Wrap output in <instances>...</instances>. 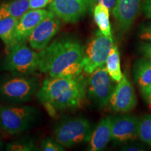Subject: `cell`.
<instances>
[{
	"instance_id": "cell-1",
	"label": "cell",
	"mask_w": 151,
	"mask_h": 151,
	"mask_svg": "<svg viewBox=\"0 0 151 151\" xmlns=\"http://www.w3.org/2000/svg\"><path fill=\"white\" fill-rule=\"evenodd\" d=\"M84 47L71 37H60L39 53V70L51 78L74 76L83 71Z\"/></svg>"
},
{
	"instance_id": "cell-2",
	"label": "cell",
	"mask_w": 151,
	"mask_h": 151,
	"mask_svg": "<svg viewBox=\"0 0 151 151\" xmlns=\"http://www.w3.org/2000/svg\"><path fill=\"white\" fill-rule=\"evenodd\" d=\"M87 92V81L83 76L46 78L37 94L50 115L56 111L78 108Z\"/></svg>"
},
{
	"instance_id": "cell-3",
	"label": "cell",
	"mask_w": 151,
	"mask_h": 151,
	"mask_svg": "<svg viewBox=\"0 0 151 151\" xmlns=\"http://www.w3.org/2000/svg\"><path fill=\"white\" fill-rule=\"evenodd\" d=\"M39 118L37 109L29 106L0 107V129L16 134L33 126Z\"/></svg>"
},
{
	"instance_id": "cell-4",
	"label": "cell",
	"mask_w": 151,
	"mask_h": 151,
	"mask_svg": "<svg viewBox=\"0 0 151 151\" xmlns=\"http://www.w3.org/2000/svg\"><path fill=\"white\" fill-rule=\"evenodd\" d=\"M92 126L83 117L71 118L58 124L54 131L55 140L62 146L72 147L90 140Z\"/></svg>"
},
{
	"instance_id": "cell-5",
	"label": "cell",
	"mask_w": 151,
	"mask_h": 151,
	"mask_svg": "<svg viewBox=\"0 0 151 151\" xmlns=\"http://www.w3.org/2000/svg\"><path fill=\"white\" fill-rule=\"evenodd\" d=\"M39 53L34 51L25 43H18L9 49L4 62L6 71L17 75H29L39 69Z\"/></svg>"
},
{
	"instance_id": "cell-6",
	"label": "cell",
	"mask_w": 151,
	"mask_h": 151,
	"mask_svg": "<svg viewBox=\"0 0 151 151\" xmlns=\"http://www.w3.org/2000/svg\"><path fill=\"white\" fill-rule=\"evenodd\" d=\"M37 88L38 82L35 78L12 77L0 83V99L12 104L25 102L32 99Z\"/></svg>"
},
{
	"instance_id": "cell-7",
	"label": "cell",
	"mask_w": 151,
	"mask_h": 151,
	"mask_svg": "<svg viewBox=\"0 0 151 151\" xmlns=\"http://www.w3.org/2000/svg\"><path fill=\"white\" fill-rule=\"evenodd\" d=\"M114 45L113 37H107L97 31L84 48L83 71L88 74L96 69L105 65L111 49Z\"/></svg>"
},
{
	"instance_id": "cell-8",
	"label": "cell",
	"mask_w": 151,
	"mask_h": 151,
	"mask_svg": "<svg viewBox=\"0 0 151 151\" xmlns=\"http://www.w3.org/2000/svg\"><path fill=\"white\" fill-rule=\"evenodd\" d=\"M115 81L109 76L105 65L96 69L90 74L87 81L88 97L99 108L109 104L115 88Z\"/></svg>"
},
{
	"instance_id": "cell-9",
	"label": "cell",
	"mask_w": 151,
	"mask_h": 151,
	"mask_svg": "<svg viewBox=\"0 0 151 151\" xmlns=\"http://www.w3.org/2000/svg\"><path fill=\"white\" fill-rule=\"evenodd\" d=\"M92 4V0H52L49 9L64 22H76Z\"/></svg>"
},
{
	"instance_id": "cell-10",
	"label": "cell",
	"mask_w": 151,
	"mask_h": 151,
	"mask_svg": "<svg viewBox=\"0 0 151 151\" xmlns=\"http://www.w3.org/2000/svg\"><path fill=\"white\" fill-rule=\"evenodd\" d=\"M137 103V96L134 87L127 76L123 75L110 98L109 107L115 112L127 113L134 108Z\"/></svg>"
},
{
	"instance_id": "cell-11",
	"label": "cell",
	"mask_w": 151,
	"mask_h": 151,
	"mask_svg": "<svg viewBox=\"0 0 151 151\" xmlns=\"http://www.w3.org/2000/svg\"><path fill=\"white\" fill-rule=\"evenodd\" d=\"M60 28V20L55 18V14L51 12L30 34L28 41L31 48L37 51L43 50L58 32Z\"/></svg>"
},
{
	"instance_id": "cell-12",
	"label": "cell",
	"mask_w": 151,
	"mask_h": 151,
	"mask_svg": "<svg viewBox=\"0 0 151 151\" xmlns=\"http://www.w3.org/2000/svg\"><path fill=\"white\" fill-rule=\"evenodd\" d=\"M139 119L136 116L123 115L112 118L111 140L116 143H126L138 137Z\"/></svg>"
},
{
	"instance_id": "cell-13",
	"label": "cell",
	"mask_w": 151,
	"mask_h": 151,
	"mask_svg": "<svg viewBox=\"0 0 151 151\" xmlns=\"http://www.w3.org/2000/svg\"><path fill=\"white\" fill-rule=\"evenodd\" d=\"M50 14L51 12L42 9H31L26 12L16 24L14 35L16 45L25 43L34 29Z\"/></svg>"
},
{
	"instance_id": "cell-14",
	"label": "cell",
	"mask_w": 151,
	"mask_h": 151,
	"mask_svg": "<svg viewBox=\"0 0 151 151\" xmlns=\"http://www.w3.org/2000/svg\"><path fill=\"white\" fill-rule=\"evenodd\" d=\"M142 0H118L112 11L122 32L129 29L140 11Z\"/></svg>"
},
{
	"instance_id": "cell-15",
	"label": "cell",
	"mask_w": 151,
	"mask_h": 151,
	"mask_svg": "<svg viewBox=\"0 0 151 151\" xmlns=\"http://www.w3.org/2000/svg\"><path fill=\"white\" fill-rule=\"evenodd\" d=\"M111 123L112 117L101 119L94 130H92L89 140L90 151L102 150L111 140Z\"/></svg>"
},
{
	"instance_id": "cell-16",
	"label": "cell",
	"mask_w": 151,
	"mask_h": 151,
	"mask_svg": "<svg viewBox=\"0 0 151 151\" xmlns=\"http://www.w3.org/2000/svg\"><path fill=\"white\" fill-rule=\"evenodd\" d=\"M134 78L141 93L151 86V60L143 58L134 66Z\"/></svg>"
},
{
	"instance_id": "cell-17",
	"label": "cell",
	"mask_w": 151,
	"mask_h": 151,
	"mask_svg": "<svg viewBox=\"0 0 151 151\" xmlns=\"http://www.w3.org/2000/svg\"><path fill=\"white\" fill-rule=\"evenodd\" d=\"M18 21V19L10 16L0 20V39L9 50L16 45L14 35Z\"/></svg>"
},
{
	"instance_id": "cell-18",
	"label": "cell",
	"mask_w": 151,
	"mask_h": 151,
	"mask_svg": "<svg viewBox=\"0 0 151 151\" xmlns=\"http://www.w3.org/2000/svg\"><path fill=\"white\" fill-rule=\"evenodd\" d=\"M105 67L109 76L115 82H119L123 77L120 67V52L118 46L113 45L105 62Z\"/></svg>"
},
{
	"instance_id": "cell-19",
	"label": "cell",
	"mask_w": 151,
	"mask_h": 151,
	"mask_svg": "<svg viewBox=\"0 0 151 151\" xmlns=\"http://www.w3.org/2000/svg\"><path fill=\"white\" fill-rule=\"evenodd\" d=\"M109 9L101 4L94 5L93 15L99 31L107 37H112L111 23L109 20Z\"/></svg>"
},
{
	"instance_id": "cell-20",
	"label": "cell",
	"mask_w": 151,
	"mask_h": 151,
	"mask_svg": "<svg viewBox=\"0 0 151 151\" xmlns=\"http://www.w3.org/2000/svg\"><path fill=\"white\" fill-rule=\"evenodd\" d=\"M138 137L142 142L151 146V115L146 114L139 120Z\"/></svg>"
},
{
	"instance_id": "cell-21",
	"label": "cell",
	"mask_w": 151,
	"mask_h": 151,
	"mask_svg": "<svg viewBox=\"0 0 151 151\" xmlns=\"http://www.w3.org/2000/svg\"><path fill=\"white\" fill-rule=\"evenodd\" d=\"M9 16L17 19H20L30 9L29 0H15L14 1L6 4Z\"/></svg>"
},
{
	"instance_id": "cell-22",
	"label": "cell",
	"mask_w": 151,
	"mask_h": 151,
	"mask_svg": "<svg viewBox=\"0 0 151 151\" xmlns=\"http://www.w3.org/2000/svg\"><path fill=\"white\" fill-rule=\"evenodd\" d=\"M41 148L44 151H61L64 150L63 146L57 141L52 139H47L41 143Z\"/></svg>"
},
{
	"instance_id": "cell-23",
	"label": "cell",
	"mask_w": 151,
	"mask_h": 151,
	"mask_svg": "<svg viewBox=\"0 0 151 151\" xmlns=\"http://www.w3.org/2000/svg\"><path fill=\"white\" fill-rule=\"evenodd\" d=\"M139 37L143 41H151V22L141 27L139 30Z\"/></svg>"
},
{
	"instance_id": "cell-24",
	"label": "cell",
	"mask_w": 151,
	"mask_h": 151,
	"mask_svg": "<svg viewBox=\"0 0 151 151\" xmlns=\"http://www.w3.org/2000/svg\"><path fill=\"white\" fill-rule=\"evenodd\" d=\"M34 146L31 143H14L8 146L9 150H33Z\"/></svg>"
},
{
	"instance_id": "cell-25",
	"label": "cell",
	"mask_w": 151,
	"mask_h": 151,
	"mask_svg": "<svg viewBox=\"0 0 151 151\" xmlns=\"http://www.w3.org/2000/svg\"><path fill=\"white\" fill-rule=\"evenodd\" d=\"M52 0H29L30 9H41L46 7Z\"/></svg>"
},
{
	"instance_id": "cell-26",
	"label": "cell",
	"mask_w": 151,
	"mask_h": 151,
	"mask_svg": "<svg viewBox=\"0 0 151 151\" xmlns=\"http://www.w3.org/2000/svg\"><path fill=\"white\" fill-rule=\"evenodd\" d=\"M117 1L118 0H92V4L94 5L97 4H101L107 7L110 11H113L116 6Z\"/></svg>"
},
{
	"instance_id": "cell-27",
	"label": "cell",
	"mask_w": 151,
	"mask_h": 151,
	"mask_svg": "<svg viewBox=\"0 0 151 151\" xmlns=\"http://www.w3.org/2000/svg\"><path fill=\"white\" fill-rule=\"evenodd\" d=\"M141 53L144 56V58L151 60V41L143 43L139 47Z\"/></svg>"
},
{
	"instance_id": "cell-28",
	"label": "cell",
	"mask_w": 151,
	"mask_h": 151,
	"mask_svg": "<svg viewBox=\"0 0 151 151\" xmlns=\"http://www.w3.org/2000/svg\"><path fill=\"white\" fill-rule=\"evenodd\" d=\"M122 150L127 151H139V150H145L143 147L140 145H138L137 143H127L122 147Z\"/></svg>"
},
{
	"instance_id": "cell-29",
	"label": "cell",
	"mask_w": 151,
	"mask_h": 151,
	"mask_svg": "<svg viewBox=\"0 0 151 151\" xmlns=\"http://www.w3.org/2000/svg\"><path fill=\"white\" fill-rule=\"evenodd\" d=\"M142 9L144 16L148 18H151V0H144Z\"/></svg>"
},
{
	"instance_id": "cell-30",
	"label": "cell",
	"mask_w": 151,
	"mask_h": 151,
	"mask_svg": "<svg viewBox=\"0 0 151 151\" xmlns=\"http://www.w3.org/2000/svg\"><path fill=\"white\" fill-rule=\"evenodd\" d=\"M142 94L143 97L146 99V101L148 102V105L150 106V107L151 108V86L148 89H147L145 91H143V92L141 93Z\"/></svg>"
},
{
	"instance_id": "cell-31",
	"label": "cell",
	"mask_w": 151,
	"mask_h": 151,
	"mask_svg": "<svg viewBox=\"0 0 151 151\" xmlns=\"http://www.w3.org/2000/svg\"><path fill=\"white\" fill-rule=\"evenodd\" d=\"M9 16V13L6 8V4L0 5V20Z\"/></svg>"
},
{
	"instance_id": "cell-32",
	"label": "cell",
	"mask_w": 151,
	"mask_h": 151,
	"mask_svg": "<svg viewBox=\"0 0 151 151\" xmlns=\"http://www.w3.org/2000/svg\"><path fill=\"white\" fill-rule=\"evenodd\" d=\"M1 147H2V143H1V141H0V148H1Z\"/></svg>"
}]
</instances>
